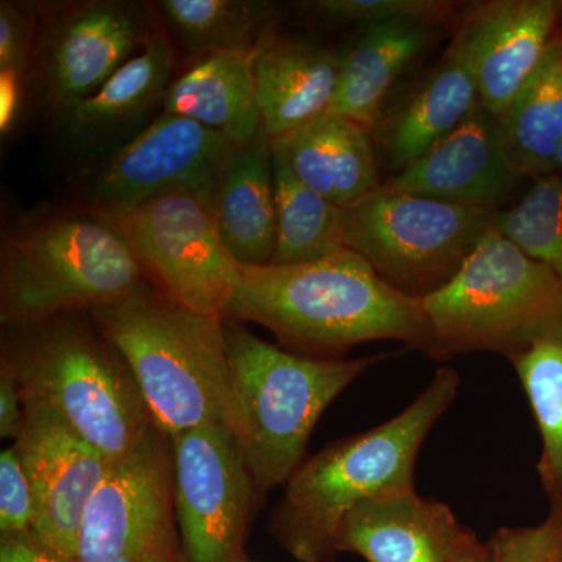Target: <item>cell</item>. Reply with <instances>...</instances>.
<instances>
[{"mask_svg":"<svg viewBox=\"0 0 562 562\" xmlns=\"http://www.w3.org/2000/svg\"><path fill=\"white\" fill-rule=\"evenodd\" d=\"M224 319L254 322L286 350L324 360L364 342L420 351L428 342L420 301L395 291L350 249L301 265L241 266Z\"/></svg>","mask_w":562,"mask_h":562,"instance_id":"cell-1","label":"cell"},{"mask_svg":"<svg viewBox=\"0 0 562 562\" xmlns=\"http://www.w3.org/2000/svg\"><path fill=\"white\" fill-rule=\"evenodd\" d=\"M460 391V375L438 369L397 416L325 447L284 484L269 530L299 562H331L344 519L366 502L416 490L414 468L432 428Z\"/></svg>","mask_w":562,"mask_h":562,"instance_id":"cell-2","label":"cell"},{"mask_svg":"<svg viewBox=\"0 0 562 562\" xmlns=\"http://www.w3.org/2000/svg\"><path fill=\"white\" fill-rule=\"evenodd\" d=\"M135 376L151 424L169 439L211 424L238 438L224 319L169 301L149 281L88 312Z\"/></svg>","mask_w":562,"mask_h":562,"instance_id":"cell-3","label":"cell"},{"mask_svg":"<svg viewBox=\"0 0 562 562\" xmlns=\"http://www.w3.org/2000/svg\"><path fill=\"white\" fill-rule=\"evenodd\" d=\"M146 281L120 233L85 209H40L2 232L0 319L32 327L125 297Z\"/></svg>","mask_w":562,"mask_h":562,"instance_id":"cell-4","label":"cell"},{"mask_svg":"<svg viewBox=\"0 0 562 562\" xmlns=\"http://www.w3.org/2000/svg\"><path fill=\"white\" fill-rule=\"evenodd\" d=\"M63 314L13 331L3 357L16 369L22 401L57 414L111 462L132 452L151 420L135 376L91 314Z\"/></svg>","mask_w":562,"mask_h":562,"instance_id":"cell-5","label":"cell"},{"mask_svg":"<svg viewBox=\"0 0 562 562\" xmlns=\"http://www.w3.org/2000/svg\"><path fill=\"white\" fill-rule=\"evenodd\" d=\"M224 327L239 446L255 487L268 492L284 486L305 461L314 427L328 406L391 353L324 360L262 341L243 322L224 319Z\"/></svg>","mask_w":562,"mask_h":562,"instance_id":"cell-6","label":"cell"},{"mask_svg":"<svg viewBox=\"0 0 562 562\" xmlns=\"http://www.w3.org/2000/svg\"><path fill=\"white\" fill-rule=\"evenodd\" d=\"M428 342L424 353L446 361L473 351L506 360L562 321V283L492 227L460 271L419 299Z\"/></svg>","mask_w":562,"mask_h":562,"instance_id":"cell-7","label":"cell"},{"mask_svg":"<svg viewBox=\"0 0 562 562\" xmlns=\"http://www.w3.org/2000/svg\"><path fill=\"white\" fill-rule=\"evenodd\" d=\"M497 213L406 194L382 183L344 206L341 241L391 288L419 301L460 271L494 227Z\"/></svg>","mask_w":562,"mask_h":562,"instance_id":"cell-8","label":"cell"},{"mask_svg":"<svg viewBox=\"0 0 562 562\" xmlns=\"http://www.w3.org/2000/svg\"><path fill=\"white\" fill-rule=\"evenodd\" d=\"M29 95L57 121L99 90L158 32L155 5L135 0L35 2Z\"/></svg>","mask_w":562,"mask_h":562,"instance_id":"cell-9","label":"cell"},{"mask_svg":"<svg viewBox=\"0 0 562 562\" xmlns=\"http://www.w3.org/2000/svg\"><path fill=\"white\" fill-rule=\"evenodd\" d=\"M101 217L128 244L155 290L183 308L224 319L241 265L225 249L210 203L176 190Z\"/></svg>","mask_w":562,"mask_h":562,"instance_id":"cell-10","label":"cell"},{"mask_svg":"<svg viewBox=\"0 0 562 562\" xmlns=\"http://www.w3.org/2000/svg\"><path fill=\"white\" fill-rule=\"evenodd\" d=\"M238 147L199 122L160 113L138 135L92 165L81 209L111 216L176 190L194 192L214 209Z\"/></svg>","mask_w":562,"mask_h":562,"instance_id":"cell-11","label":"cell"},{"mask_svg":"<svg viewBox=\"0 0 562 562\" xmlns=\"http://www.w3.org/2000/svg\"><path fill=\"white\" fill-rule=\"evenodd\" d=\"M171 443L183 562L238 561L257 490L238 438L228 425L211 422Z\"/></svg>","mask_w":562,"mask_h":562,"instance_id":"cell-12","label":"cell"},{"mask_svg":"<svg viewBox=\"0 0 562 562\" xmlns=\"http://www.w3.org/2000/svg\"><path fill=\"white\" fill-rule=\"evenodd\" d=\"M171 439L155 425L113 462L81 519L74 562H144L176 536Z\"/></svg>","mask_w":562,"mask_h":562,"instance_id":"cell-13","label":"cell"},{"mask_svg":"<svg viewBox=\"0 0 562 562\" xmlns=\"http://www.w3.org/2000/svg\"><path fill=\"white\" fill-rule=\"evenodd\" d=\"M14 449L35 495L33 535L55 553L76 561L77 538L92 494L113 462L44 406L24 403Z\"/></svg>","mask_w":562,"mask_h":562,"instance_id":"cell-14","label":"cell"},{"mask_svg":"<svg viewBox=\"0 0 562 562\" xmlns=\"http://www.w3.org/2000/svg\"><path fill=\"white\" fill-rule=\"evenodd\" d=\"M561 22V0L472 3L452 41L479 88V103L501 117L542 61Z\"/></svg>","mask_w":562,"mask_h":562,"instance_id":"cell-15","label":"cell"},{"mask_svg":"<svg viewBox=\"0 0 562 562\" xmlns=\"http://www.w3.org/2000/svg\"><path fill=\"white\" fill-rule=\"evenodd\" d=\"M336 549L368 562H492L487 542L461 525L449 505L416 490L355 508Z\"/></svg>","mask_w":562,"mask_h":562,"instance_id":"cell-16","label":"cell"},{"mask_svg":"<svg viewBox=\"0 0 562 562\" xmlns=\"http://www.w3.org/2000/svg\"><path fill=\"white\" fill-rule=\"evenodd\" d=\"M522 180L503 149L501 121L479 103L460 127L383 183L406 194L501 211Z\"/></svg>","mask_w":562,"mask_h":562,"instance_id":"cell-17","label":"cell"},{"mask_svg":"<svg viewBox=\"0 0 562 562\" xmlns=\"http://www.w3.org/2000/svg\"><path fill=\"white\" fill-rule=\"evenodd\" d=\"M176 65V46L162 27L98 91L58 117L63 138L90 160L116 150L157 117Z\"/></svg>","mask_w":562,"mask_h":562,"instance_id":"cell-18","label":"cell"},{"mask_svg":"<svg viewBox=\"0 0 562 562\" xmlns=\"http://www.w3.org/2000/svg\"><path fill=\"white\" fill-rule=\"evenodd\" d=\"M339 52L269 32L254 55L262 131L273 140L330 110Z\"/></svg>","mask_w":562,"mask_h":562,"instance_id":"cell-19","label":"cell"},{"mask_svg":"<svg viewBox=\"0 0 562 562\" xmlns=\"http://www.w3.org/2000/svg\"><path fill=\"white\" fill-rule=\"evenodd\" d=\"M271 144L305 187L341 209L383 183L371 128L341 114L327 111Z\"/></svg>","mask_w":562,"mask_h":562,"instance_id":"cell-20","label":"cell"},{"mask_svg":"<svg viewBox=\"0 0 562 562\" xmlns=\"http://www.w3.org/2000/svg\"><path fill=\"white\" fill-rule=\"evenodd\" d=\"M479 105V88L464 55L450 43L438 66L417 85L387 120L373 128L390 169L401 172L432 149Z\"/></svg>","mask_w":562,"mask_h":562,"instance_id":"cell-21","label":"cell"},{"mask_svg":"<svg viewBox=\"0 0 562 562\" xmlns=\"http://www.w3.org/2000/svg\"><path fill=\"white\" fill-rule=\"evenodd\" d=\"M254 55L216 50L192 58L166 92L161 113L188 117L244 146L262 131Z\"/></svg>","mask_w":562,"mask_h":562,"instance_id":"cell-22","label":"cell"},{"mask_svg":"<svg viewBox=\"0 0 562 562\" xmlns=\"http://www.w3.org/2000/svg\"><path fill=\"white\" fill-rule=\"evenodd\" d=\"M438 25L422 21H390L358 29L346 50L339 52L338 87L330 106L364 127L383 116L392 85L430 46Z\"/></svg>","mask_w":562,"mask_h":562,"instance_id":"cell-23","label":"cell"},{"mask_svg":"<svg viewBox=\"0 0 562 562\" xmlns=\"http://www.w3.org/2000/svg\"><path fill=\"white\" fill-rule=\"evenodd\" d=\"M222 243L241 266L271 265L277 244L272 146L265 131L239 146L214 201Z\"/></svg>","mask_w":562,"mask_h":562,"instance_id":"cell-24","label":"cell"},{"mask_svg":"<svg viewBox=\"0 0 562 562\" xmlns=\"http://www.w3.org/2000/svg\"><path fill=\"white\" fill-rule=\"evenodd\" d=\"M503 149L514 171L532 181L554 176L562 138V32L498 117Z\"/></svg>","mask_w":562,"mask_h":562,"instance_id":"cell-25","label":"cell"},{"mask_svg":"<svg viewBox=\"0 0 562 562\" xmlns=\"http://www.w3.org/2000/svg\"><path fill=\"white\" fill-rule=\"evenodd\" d=\"M155 10L191 58L216 50L255 54L276 31V7L260 0H161Z\"/></svg>","mask_w":562,"mask_h":562,"instance_id":"cell-26","label":"cell"},{"mask_svg":"<svg viewBox=\"0 0 562 562\" xmlns=\"http://www.w3.org/2000/svg\"><path fill=\"white\" fill-rule=\"evenodd\" d=\"M541 435L539 479L552 509H562V321L508 360Z\"/></svg>","mask_w":562,"mask_h":562,"instance_id":"cell-27","label":"cell"},{"mask_svg":"<svg viewBox=\"0 0 562 562\" xmlns=\"http://www.w3.org/2000/svg\"><path fill=\"white\" fill-rule=\"evenodd\" d=\"M272 168L277 244L271 265L317 261L346 249L341 241V206L305 187L273 147Z\"/></svg>","mask_w":562,"mask_h":562,"instance_id":"cell-28","label":"cell"},{"mask_svg":"<svg viewBox=\"0 0 562 562\" xmlns=\"http://www.w3.org/2000/svg\"><path fill=\"white\" fill-rule=\"evenodd\" d=\"M495 227L562 283V177L532 181L516 205L498 211Z\"/></svg>","mask_w":562,"mask_h":562,"instance_id":"cell-29","label":"cell"},{"mask_svg":"<svg viewBox=\"0 0 562 562\" xmlns=\"http://www.w3.org/2000/svg\"><path fill=\"white\" fill-rule=\"evenodd\" d=\"M299 5L324 24L358 25V29L405 20L441 25L457 11V3L443 0H310Z\"/></svg>","mask_w":562,"mask_h":562,"instance_id":"cell-30","label":"cell"},{"mask_svg":"<svg viewBox=\"0 0 562 562\" xmlns=\"http://www.w3.org/2000/svg\"><path fill=\"white\" fill-rule=\"evenodd\" d=\"M487 547L492 562H562V525L550 513L536 527L501 528Z\"/></svg>","mask_w":562,"mask_h":562,"instance_id":"cell-31","label":"cell"},{"mask_svg":"<svg viewBox=\"0 0 562 562\" xmlns=\"http://www.w3.org/2000/svg\"><path fill=\"white\" fill-rule=\"evenodd\" d=\"M35 495L14 446L0 454V536L32 532Z\"/></svg>","mask_w":562,"mask_h":562,"instance_id":"cell-32","label":"cell"},{"mask_svg":"<svg viewBox=\"0 0 562 562\" xmlns=\"http://www.w3.org/2000/svg\"><path fill=\"white\" fill-rule=\"evenodd\" d=\"M36 29L35 2H0V69H18L29 77Z\"/></svg>","mask_w":562,"mask_h":562,"instance_id":"cell-33","label":"cell"},{"mask_svg":"<svg viewBox=\"0 0 562 562\" xmlns=\"http://www.w3.org/2000/svg\"><path fill=\"white\" fill-rule=\"evenodd\" d=\"M25 406L22 401L20 380L16 369L9 358L3 357L0 362V436L14 439L24 425Z\"/></svg>","mask_w":562,"mask_h":562,"instance_id":"cell-34","label":"cell"},{"mask_svg":"<svg viewBox=\"0 0 562 562\" xmlns=\"http://www.w3.org/2000/svg\"><path fill=\"white\" fill-rule=\"evenodd\" d=\"M29 98V77L21 70L0 69V135L7 138L20 124Z\"/></svg>","mask_w":562,"mask_h":562,"instance_id":"cell-35","label":"cell"},{"mask_svg":"<svg viewBox=\"0 0 562 562\" xmlns=\"http://www.w3.org/2000/svg\"><path fill=\"white\" fill-rule=\"evenodd\" d=\"M0 562H72L55 553L33 532L2 536L0 538Z\"/></svg>","mask_w":562,"mask_h":562,"instance_id":"cell-36","label":"cell"},{"mask_svg":"<svg viewBox=\"0 0 562 562\" xmlns=\"http://www.w3.org/2000/svg\"><path fill=\"white\" fill-rule=\"evenodd\" d=\"M144 562H183L181 552L177 550L176 536L162 541Z\"/></svg>","mask_w":562,"mask_h":562,"instance_id":"cell-37","label":"cell"},{"mask_svg":"<svg viewBox=\"0 0 562 562\" xmlns=\"http://www.w3.org/2000/svg\"><path fill=\"white\" fill-rule=\"evenodd\" d=\"M554 176L562 177V138L560 143V150H558L557 166H554Z\"/></svg>","mask_w":562,"mask_h":562,"instance_id":"cell-38","label":"cell"},{"mask_svg":"<svg viewBox=\"0 0 562 562\" xmlns=\"http://www.w3.org/2000/svg\"><path fill=\"white\" fill-rule=\"evenodd\" d=\"M553 514L554 517H557L558 520H560V524L562 525V509H558V512H550Z\"/></svg>","mask_w":562,"mask_h":562,"instance_id":"cell-39","label":"cell"},{"mask_svg":"<svg viewBox=\"0 0 562 562\" xmlns=\"http://www.w3.org/2000/svg\"><path fill=\"white\" fill-rule=\"evenodd\" d=\"M561 22H562V0H561Z\"/></svg>","mask_w":562,"mask_h":562,"instance_id":"cell-40","label":"cell"}]
</instances>
